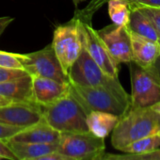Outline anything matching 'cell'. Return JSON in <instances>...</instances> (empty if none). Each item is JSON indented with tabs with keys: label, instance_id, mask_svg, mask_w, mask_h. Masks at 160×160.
I'll return each mask as SVG.
<instances>
[{
	"label": "cell",
	"instance_id": "6da1fadb",
	"mask_svg": "<svg viewBox=\"0 0 160 160\" xmlns=\"http://www.w3.org/2000/svg\"><path fill=\"white\" fill-rule=\"evenodd\" d=\"M159 133L160 114L151 108H129L112 131L111 144L115 149L122 151L133 141Z\"/></svg>",
	"mask_w": 160,
	"mask_h": 160
},
{
	"label": "cell",
	"instance_id": "7a4b0ae2",
	"mask_svg": "<svg viewBox=\"0 0 160 160\" xmlns=\"http://www.w3.org/2000/svg\"><path fill=\"white\" fill-rule=\"evenodd\" d=\"M68 79L72 83L80 86L105 88L122 100L130 103V95L125 92L119 78L112 77L105 72L83 48L76 61L71 67Z\"/></svg>",
	"mask_w": 160,
	"mask_h": 160
},
{
	"label": "cell",
	"instance_id": "3957f363",
	"mask_svg": "<svg viewBox=\"0 0 160 160\" xmlns=\"http://www.w3.org/2000/svg\"><path fill=\"white\" fill-rule=\"evenodd\" d=\"M43 120L60 133L89 132L87 113L70 92L56 103L42 107Z\"/></svg>",
	"mask_w": 160,
	"mask_h": 160
},
{
	"label": "cell",
	"instance_id": "277c9868",
	"mask_svg": "<svg viewBox=\"0 0 160 160\" xmlns=\"http://www.w3.org/2000/svg\"><path fill=\"white\" fill-rule=\"evenodd\" d=\"M70 94L82 107L87 115L92 111H104L122 116L130 108L127 103L105 88L80 86L68 82Z\"/></svg>",
	"mask_w": 160,
	"mask_h": 160
},
{
	"label": "cell",
	"instance_id": "5b68a950",
	"mask_svg": "<svg viewBox=\"0 0 160 160\" xmlns=\"http://www.w3.org/2000/svg\"><path fill=\"white\" fill-rule=\"evenodd\" d=\"M73 19L75 21L83 48L105 72L112 77L118 78L119 64L108 53L106 45L98 34V31L92 26V21L76 15H74Z\"/></svg>",
	"mask_w": 160,
	"mask_h": 160
},
{
	"label": "cell",
	"instance_id": "8992f818",
	"mask_svg": "<svg viewBox=\"0 0 160 160\" xmlns=\"http://www.w3.org/2000/svg\"><path fill=\"white\" fill-rule=\"evenodd\" d=\"M105 139L91 132L61 133L58 152L75 160H94L105 152Z\"/></svg>",
	"mask_w": 160,
	"mask_h": 160
},
{
	"label": "cell",
	"instance_id": "52a82bcc",
	"mask_svg": "<svg viewBox=\"0 0 160 160\" xmlns=\"http://www.w3.org/2000/svg\"><path fill=\"white\" fill-rule=\"evenodd\" d=\"M52 46L63 72L68 76L71 67L82 50L81 40L73 18L69 23L56 28Z\"/></svg>",
	"mask_w": 160,
	"mask_h": 160
},
{
	"label": "cell",
	"instance_id": "ba28073f",
	"mask_svg": "<svg viewBox=\"0 0 160 160\" xmlns=\"http://www.w3.org/2000/svg\"><path fill=\"white\" fill-rule=\"evenodd\" d=\"M130 108H150L160 102V81L151 72L131 62Z\"/></svg>",
	"mask_w": 160,
	"mask_h": 160
},
{
	"label": "cell",
	"instance_id": "9c48e42d",
	"mask_svg": "<svg viewBox=\"0 0 160 160\" xmlns=\"http://www.w3.org/2000/svg\"><path fill=\"white\" fill-rule=\"evenodd\" d=\"M24 68L33 76L50 78L60 83L69 82L68 76L63 72L52 44L39 51L25 54Z\"/></svg>",
	"mask_w": 160,
	"mask_h": 160
},
{
	"label": "cell",
	"instance_id": "30bf717a",
	"mask_svg": "<svg viewBox=\"0 0 160 160\" xmlns=\"http://www.w3.org/2000/svg\"><path fill=\"white\" fill-rule=\"evenodd\" d=\"M98 34L108 53L118 64H130L133 61L128 26L111 25L98 31Z\"/></svg>",
	"mask_w": 160,
	"mask_h": 160
},
{
	"label": "cell",
	"instance_id": "8fae6325",
	"mask_svg": "<svg viewBox=\"0 0 160 160\" xmlns=\"http://www.w3.org/2000/svg\"><path fill=\"white\" fill-rule=\"evenodd\" d=\"M43 120L42 107L30 102H11L0 107V122L26 128Z\"/></svg>",
	"mask_w": 160,
	"mask_h": 160
},
{
	"label": "cell",
	"instance_id": "7c38bea8",
	"mask_svg": "<svg viewBox=\"0 0 160 160\" xmlns=\"http://www.w3.org/2000/svg\"><path fill=\"white\" fill-rule=\"evenodd\" d=\"M69 93L68 83H60L56 80L32 75L33 102L41 107L50 106Z\"/></svg>",
	"mask_w": 160,
	"mask_h": 160
},
{
	"label": "cell",
	"instance_id": "4fadbf2b",
	"mask_svg": "<svg viewBox=\"0 0 160 160\" xmlns=\"http://www.w3.org/2000/svg\"><path fill=\"white\" fill-rule=\"evenodd\" d=\"M130 31V29H129ZM133 61L143 69H149L160 56V47L157 42L151 41L130 31Z\"/></svg>",
	"mask_w": 160,
	"mask_h": 160
},
{
	"label": "cell",
	"instance_id": "5bb4252c",
	"mask_svg": "<svg viewBox=\"0 0 160 160\" xmlns=\"http://www.w3.org/2000/svg\"><path fill=\"white\" fill-rule=\"evenodd\" d=\"M60 136V132L42 120L36 124L22 129L8 140L28 143H58Z\"/></svg>",
	"mask_w": 160,
	"mask_h": 160
},
{
	"label": "cell",
	"instance_id": "9a60e30c",
	"mask_svg": "<svg viewBox=\"0 0 160 160\" xmlns=\"http://www.w3.org/2000/svg\"><path fill=\"white\" fill-rule=\"evenodd\" d=\"M0 95L9 99L11 102L34 103L32 97V75L28 74L12 81L1 83Z\"/></svg>",
	"mask_w": 160,
	"mask_h": 160
},
{
	"label": "cell",
	"instance_id": "2e32d148",
	"mask_svg": "<svg viewBox=\"0 0 160 160\" xmlns=\"http://www.w3.org/2000/svg\"><path fill=\"white\" fill-rule=\"evenodd\" d=\"M120 117L104 111H92L87 115L89 132L94 136L106 138L112 133Z\"/></svg>",
	"mask_w": 160,
	"mask_h": 160
},
{
	"label": "cell",
	"instance_id": "e0dca14e",
	"mask_svg": "<svg viewBox=\"0 0 160 160\" xmlns=\"http://www.w3.org/2000/svg\"><path fill=\"white\" fill-rule=\"evenodd\" d=\"M16 155L17 160L39 157L47 153L58 152V143H28L6 140Z\"/></svg>",
	"mask_w": 160,
	"mask_h": 160
},
{
	"label": "cell",
	"instance_id": "ac0fdd59",
	"mask_svg": "<svg viewBox=\"0 0 160 160\" xmlns=\"http://www.w3.org/2000/svg\"><path fill=\"white\" fill-rule=\"evenodd\" d=\"M128 28L133 33L153 42H157L159 38L157 31L155 30L149 18L146 17L138 9L131 5Z\"/></svg>",
	"mask_w": 160,
	"mask_h": 160
},
{
	"label": "cell",
	"instance_id": "d6986e66",
	"mask_svg": "<svg viewBox=\"0 0 160 160\" xmlns=\"http://www.w3.org/2000/svg\"><path fill=\"white\" fill-rule=\"evenodd\" d=\"M108 15L115 26H128L130 4L127 0H108Z\"/></svg>",
	"mask_w": 160,
	"mask_h": 160
},
{
	"label": "cell",
	"instance_id": "ffe728a7",
	"mask_svg": "<svg viewBox=\"0 0 160 160\" xmlns=\"http://www.w3.org/2000/svg\"><path fill=\"white\" fill-rule=\"evenodd\" d=\"M160 147V135H152L136 141L131 142L125 146L122 152L125 153H144L153 151Z\"/></svg>",
	"mask_w": 160,
	"mask_h": 160
},
{
	"label": "cell",
	"instance_id": "44dd1931",
	"mask_svg": "<svg viewBox=\"0 0 160 160\" xmlns=\"http://www.w3.org/2000/svg\"><path fill=\"white\" fill-rule=\"evenodd\" d=\"M24 58V54H16L0 50V67L2 68L25 70Z\"/></svg>",
	"mask_w": 160,
	"mask_h": 160
},
{
	"label": "cell",
	"instance_id": "7402d4cb",
	"mask_svg": "<svg viewBox=\"0 0 160 160\" xmlns=\"http://www.w3.org/2000/svg\"><path fill=\"white\" fill-rule=\"evenodd\" d=\"M130 5L138 9L146 17L149 18V20L152 22V26L154 27L155 30L157 31L158 35L160 36V7H148V6H141L137 4H130Z\"/></svg>",
	"mask_w": 160,
	"mask_h": 160
},
{
	"label": "cell",
	"instance_id": "603a6c76",
	"mask_svg": "<svg viewBox=\"0 0 160 160\" xmlns=\"http://www.w3.org/2000/svg\"><path fill=\"white\" fill-rule=\"evenodd\" d=\"M108 0H92L90 3L81 11H76L75 14L76 16H79L81 18H84L86 20L92 19V16L104 6L108 3Z\"/></svg>",
	"mask_w": 160,
	"mask_h": 160
},
{
	"label": "cell",
	"instance_id": "cb8c5ba5",
	"mask_svg": "<svg viewBox=\"0 0 160 160\" xmlns=\"http://www.w3.org/2000/svg\"><path fill=\"white\" fill-rule=\"evenodd\" d=\"M118 160H160V147L144 153L117 154Z\"/></svg>",
	"mask_w": 160,
	"mask_h": 160
},
{
	"label": "cell",
	"instance_id": "d4e9b609",
	"mask_svg": "<svg viewBox=\"0 0 160 160\" xmlns=\"http://www.w3.org/2000/svg\"><path fill=\"white\" fill-rule=\"evenodd\" d=\"M28 74H29V73L26 70L9 69V68L0 67V84L12 81V80L23 77V76L28 75Z\"/></svg>",
	"mask_w": 160,
	"mask_h": 160
},
{
	"label": "cell",
	"instance_id": "484cf974",
	"mask_svg": "<svg viewBox=\"0 0 160 160\" xmlns=\"http://www.w3.org/2000/svg\"><path fill=\"white\" fill-rule=\"evenodd\" d=\"M22 129H24V128L12 126V125H8V124H4V123L0 122V139L8 140L12 136H14L16 133L21 131Z\"/></svg>",
	"mask_w": 160,
	"mask_h": 160
},
{
	"label": "cell",
	"instance_id": "4316f807",
	"mask_svg": "<svg viewBox=\"0 0 160 160\" xmlns=\"http://www.w3.org/2000/svg\"><path fill=\"white\" fill-rule=\"evenodd\" d=\"M0 158L7 160H17L16 155L13 153L6 140L0 139Z\"/></svg>",
	"mask_w": 160,
	"mask_h": 160
},
{
	"label": "cell",
	"instance_id": "83f0119b",
	"mask_svg": "<svg viewBox=\"0 0 160 160\" xmlns=\"http://www.w3.org/2000/svg\"><path fill=\"white\" fill-rule=\"evenodd\" d=\"M23 160H75L72 157H69L65 154H62L58 152H54L51 153H47L39 157L35 158H28V159H23Z\"/></svg>",
	"mask_w": 160,
	"mask_h": 160
},
{
	"label": "cell",
	"instance_id": "f1b7e54d",
	"mask_svg": "<svg viewBox=\"0 0 160 160\" xmlns=\"http://www.w3.org/2000/svg\"><path fill=\"white\" fill-rule=\"evenodd\" d=\"M130 4H137L148 7H160V0H127Z\"/></svg>",
	"mask_w": 160,
	"mask_h": 160
},
{
	"label": "cell",
	"instance_id": "f546056e",
	"mask_svg": "<svg viewBox=\"0 0 160 160\" xmlns=\"http://www.w3.org/2000/svg\"><path fill=\"white\" fill-rule=\"evenodd\" d=\"M146 70L151 72L155 77H157L159 79V81H160V56L157 58L155 62L149 69H146Z\"/></svg>",
	"mask_w": 160,
	"mask_h": 160
},
{
	"label": "cell",
	"instance_id": "4dcf8cb0",
	"mask_svg": "<svg viewBox=\"0 0 160 160\" xmlns=\"http://www.w3.org/2000/svg\"><path fill=\"white\" fill-rule=\"evenodd\" d=\"M14 19L12 17L9 16H4V17H0V36L3 34L5 29L10 26V24L13 21Z\"/></svg>",
	"mask_w": 160,
	"mask_h": 160
},
{
	"label": "cell",
	"instance_id": "1f68e13d",
	"mask_svg": "<svg viewBox=\"0 0 160 160\" xmlns=\"http://www.w3.org/2000/svg\"><path fill=\"white\" fill-rule=\"evenodd\" d=\"M94 160H118V157H117V154L107 153L105 152L100 156H98L97 158H95Z\"/></svg>",
	"mask_w": 160,
	"mask_h": 160
},
{
	"label": "cell",
	"instance_id": "d6a6232c",
	"mask_svg": "<svg viewBox=\"0 0 160 160\" xmlns=\"http://www.w3.org/2000/svg\"><path fill=\"white\" fill-rule=\"evenodd\" d=\"M9 103H11V101H10L9 99L5 98V97L2 96V95H0V107H3V106L7 105V104H9Z\"/></svg>",
	"mask_w": 160,
	"mask_h": 160
},
{
	"label": "cell",
	"instance_id": "836d02e7",
	"mask_svg": "<svg viewBox=\"0 0 160 160\" xmlns=\"http://www.w3.org/2000/svg\"><path fill=\"white\" fill-rule=\"evenodd\" d=\"M153 111H155L156 113H158V114H160V102H158V103H156V104H154V105H152V107H150Z\"/></svg>",
	"mask_w": 160,
	"mask_h": 160
},
{
	"label": "cell",
	"instance_id": "e575fe53",
	"mask_svg": "<svg viewBox=\"0 0 160 160\" xmlns=\"http://www.w3.org/2000/svg\"><path fill=\"white\" fill-rule=\"evenodd\" d=\"M83 1H85V0H72V2H73V4H74V6H75V7H76V6H78L80 3L83 2Z\"/></svg>",
	"mask_w": 160,
	"mask_h": 160
},
{
	"label": "cell",
	"instance_id": "d590c367",
	"mask_svg": "<svg viewBox=\"0 0 160 160\" xmlns=\"http://www.w3.org/2000/svg\"><path fill=\"white\" fill-rule=\"evenodd\" d=\"M157 43H158V45H159V47H160V36H159V38H158V40H157Z\"/></svg>",
	"mask_w": 160,
	"mask_h": 160
},
{
	"label": "cell",
	"instance_id": "8d00e7d4",
	"mask_svg": "<svg viewBox=\"0 0 160 160\" xmlns=\"http://www.w3.org/2000/svg\"><path fill=\"white\" fill-rule=\"evenodd\" d=\"M159 135H160V133H159Z\"/></svg>",
	"mask_w": 160,
	"mask_h": 160
}]
</instances>
